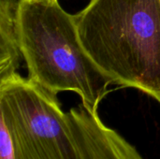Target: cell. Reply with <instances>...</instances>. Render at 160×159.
Masks as SVG:
<instances>
[{
	"label": "cell",
	"mask_w": 160,
	"mask_h": 159,
	"mask_svg": "<svg viewBox=\"0 0 160 159\" xmlns=\"http://www.w3.org/2000/svg\"><path fill=\"white\" fill-rule=\"evenodd\" d=\"M0 159H17L10 133L2 122H0Z\"/></svg>",
	"instance_id": "8992f818"
},
{
	"label": "cell",
	"mask_w": 160,
	"mask_h": 159,
	"mask_svg": "<svg viewBox=\"0 0 160 159\" xmlns=\"http://www.w3.org/2000/svg\"><path fill=\"white\" fill-rule=\"evenodd\" d=\"M20 0H0V78L17 72L22 56L18 39Z\"/></svg>",
	"instance_id": "5b68a950"
},
{
	"label": "cell",
	"mask_w": 160,
	"mask_h": 159,
	"mask_svg": "<svg viewBox=\"0 0 160 159\" xmlns=\"http://www.w3.org/2000/svg\"><path fill=\"white\" fill-rule=\"evenodd\" d=\"M0 122L17 159H80L57 94L17 72L1 78Z\"/></svg>",
	"instance_id": "3957f363"
},
{
	"label": "cell",
	"mask_w": 160,
	"mask_h": 159,
	"mask_svg": "<svg viewBox=\"0 0 160 159\" xmlns=\"http://www.w3.org/2000/svg\"><path fill=\"white\" fill-rule=\"evenodd\" d=\"M74 17L83 49L112 83L160 104V0H90Z\"/></svg>",
	"instance_id": "6da1fadb"
},
{
	"label": "cell",
	"mask_w": 160,
	"mask_h": 159,
	"mask_svg": "<svg viewBox=\"0 0 160 159\" xmlns=\"http://www.w3.org/2000/svg\"><path fill=\"white\" fill-rule=\"evenodd\" d=\"M17 29L28 78L55 94L77 93L98 112L112 82L83 49L74 15L58 0H20Z\"/></svg>",
	"instance_id": "7a4b0ae2"
},
{
	"label": "cell",
	"mask_w": 160,
	"mask_h": 159,
	"mask_svg": "<svg viewBox=\"0 0 160 159\" xmlns=\"http://www.w3.org/2000/svg\"><path fill=\"white\" fill-rule=\"evenodd\" d=\"M68 115L80 159H143L133 145L101 121L98 112L82 103Z\"/></svg>",
	"instance_id": "277c9868"
}]
</instances>
